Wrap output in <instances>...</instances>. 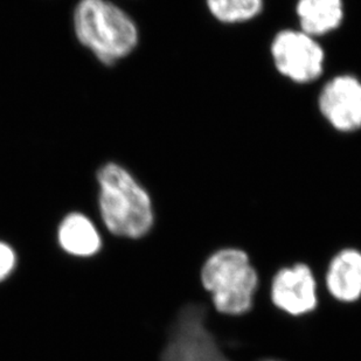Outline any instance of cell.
I'll use <instances>...</instances> for the list:
<instances>
[{
	"instance_id": "5",
	"label": "cell",
	"mask_w": 361,
	"mask_h": 361,
	"mask_svg": "<svg viewBox=\"0 0 361 361\" xmlns=\"http://www.w3.org/2000/svg\"><path fill=\"white\" fill-rule=\"evenodd\" d=\"M322 116L339 133L361 129V81L350 74L334 76L318 96Z\"/></svg>"
},
{
	"instance_id": "2",
	"label": "cell",
	"mask_w": 361,
	"mask_h": 361,
	"mask_svg": "<svg viewBox=\"0 0 361 361\" xmlns=\"http://www.w3.org/2000/svg\"><path fill=\"white\" fill-rule=\"evenodd\" d=\"M73 23L80 44L104 65L126 58L140 41L133 18L110 0H79Z\"/></svg>"
},
{
	"instance_id": "6",
	"label": "cell",
	"mask_w": 361,
	"mask_h": 361,
	"mask_svg": "<svg viewBox=\"0 0 361 361\" xmlns=\"http://www.w3.org/2000/svg\"><path fill=\"white\" fill-rule=\"evenodd\" d=\"M197 317L195 309L183 312L164 350L163 361H227Z\"/></svg>"
},
{
	"instance_id": "1",
	"label": "cell",
	"mask_w": 361,
	"mask_h": 361,
	"mask_svg": "<svg viewBox=\"0 0 361 361\" xmlns=\"http://www.w3.org/2000/svg\"><path fill=\"white\" fill-rule=\"evenodd\" d=\"M99 206L106 228L114 235L140 239L154 222L147 190L120 164L106 163L97 172Z\"/></svg>"
},
{
	"instance_id": "7",
	"label": "cell",
	"mask_w": 361,
	"mask_h": 361,
	"mask_svg": "<svg viewBox=\"0 0 361 361\" xmlns=\"http://www.w3.org/2000/svg\"><path fill=\"white\" fill-rule=\"evenodd\" d=\"M271 300L280 310L291 316H303L317 307V283L304 263L283 268L275 275Z\"/></svg>"
},
{
	"instance_id": "9",
	"label": "cell",
	"mask_w": 361,
	"mask_h": 361,
	"mask_svg": "<svg viewBox=\"0 0 361 361\" xmlns=\"http://www.w3.org/2000/svg\"><path fill=\"white\" fill-rule=\"evenodd\" d=\"M296 13L300 30L317 39L341 27L344 0H298Z\"/></svg>"
},
{
	"instance_id": "4",
	"label": "cell",
	"mask_w": 361,
	"mask_h": 361,
	"mask_svg": "<svg viewBox=\"0 0 361 361\" xmlns=\"http://www.w3.org/2000/svg\"><path fill=\"white\" fill-rule=\"evenodd\" d=\"M274 66L281 75L298 85L319 79L324 73L325 51L317 39L302 30H282L270 44Z\"/></svg>"
},
{
	"instance_id": "13",
	"label": "cell",
	"mask_w": 361,
	"mask_h": 361,
	"mask_svg": "<svg viewBox=\"0 0 361 361\" xmlns=\"http://www.w3.org/2000/svg\"><path fill=\"white\" fill-rule=\"evenodd\" d=\"M264 361H277V360H264Z\"/></svg>"
},
{
	"instance_id": "8",
	"label": "cell",
	"mask_w": 361,
	"mask_h": 361,
	"mask_svg": "<svg viewBox=\"0 0 361 361\" xmlns=\"http://www.w3.org/2000/svg\"><path fill=\"white\" fill-rule=\"evenodd\" d=\"M327 289L336 300L351 303L361 297V252L345 249L331 261L326 274Z\"/></svg>"
},
{
	"instance_id": "12",
	"label": "cell",
	"mask_w": 361,
	"mask_h": 361,
	"mask_svg": "<svg viewBox=\"0 0 361 361\" xmlns=\"http://www.w3.org/2000/svg\"><path fill=\"white\" fill-rule=\"evenodd\" d=\"M17 263V257L10 245L0 241V282L6 280L13 271Z\"/></svg>"
},
{
	"instance_id": "3",
	"label": "cell",
	"mask_w": 361,
	"mask_h": 361,
	"mask_svg": "<svg viewBox=\"0 0 361 361\" xmlns=\"http://www.w3.org/2000/svg\"><path fill=\"white\" fill-rule=\"evenodd\" d=\"M201 282L212 293L219 312L241 316L252 309L254 293L259 286V275L247 252L241 249L226 248L208 257L201 270Z\"/></svg>"
},
{
	"instance_id": "11",
	"label": "cell",
	"mask_w": 361,
	"mask_h": 361,
	"mask_svg": "<svg viewBox=\"0 0 361 361\" xmlns=\"http://www.w3.org/2000/svg\"><path fill=\"white\" fill-rule=\"evenodd\" d=\"M206 6L221 24H245L262 13L264 0H206Z\"/></svg>"
},
{
	"instance_id": "10",
	"label": "cell",
	"mask_w": 361,
	"mask_h": 361,
	"mask_svg": "<svg viewBox=\"0 0 361 361\" xmlns=\"http://www.w3.org/2000/svg\"><path fill=\"white\" fill-rule=\"evenodd\" d=\"M59 243L66 252L89 257L99 252L102 240L92 220L82 213L67 215L59 227Z\"/></svg>"
}]
</instances>
